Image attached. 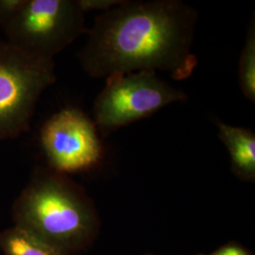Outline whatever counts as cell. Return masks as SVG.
<instances>
[{"label":"cell","instance_id":"4","mask_svg":"<svg viewBox=\"0 0 255 255\" xmlns=\"http://www.w3.org/2000/svg\"><path fill=\"white\" fill-rule=\"evenodd\" d=\"M187 100L184 92L161 80L154 71L115 73L94 104V122L102 136L146 119L165 106Z\"/></svg>","mask_w":255,"mask_h":255},{"label":"cell","instance_id":"5","mask_svg":"<svg viewBox=\"0 0 255 255\" xmlns=\"http://www.w3.org/2000/svg\"><path fill=\"white\" fill-rule=\"evenodd\" d=\"M78 0H26L4 28L8 42L37 59L53 60L76 39L88 33Z\"/></svg>","mask_w":255,"mask_h":255},{"label":"cell","instance_id":"3","mask_svg":"<svg viewBox=\"0 0 255 255\" xmlns=\"http://www.w3.org/2000/svg\"><path fill=\"white\" fill-rule=\"evenodd\" d=\"M55 82L53 60L37 59L0 41V140L27 132L40 97Z\"/></svg>","mask_w":255,"mask_h":255},{"label":"cell","instance_id":"11","mask_svg":"<svg viewBox=\"0 0 255 255\" xmlns=\"http://www.w3.org/2000/svg\"><path fill=\"white\" fill-rule=\"evenodd\" d=\"M122 1L123 0H78V3L84 13L94 10L101 11L102 13L118 6Z\"/></svg>","mask_w":255,"mask_h":255},{"label":"cell","instance_id":"1","mask_svg":"<svg viewBox=\"0 0 255 255\" xmlns=\"http://www.w3.org/2000/svg\"><path fill=\"white\" fill-rule=\"evenodd\" d=\"M198 10L180 0H123L95 19L79 54L92 78L161 70L182 81L198 59L192 53Z\"/></svg>","mask_w":255,"mask_h":255},{"label":"cell","instance_id":"13","mask_svg":"<svg viewBox=\"0 0 255 255\" xmlns=\"http://www.w3.org/2000/svg\"><path fill=\"white\" fill-rule=\"evenodd\" d=\"M232 255H247L246 253L244 251H242L241 249H238L236 247H233L232 250Z\"/></svg>","mask_w":255,"mask_h":255},{"label":"cell","instance_id":"9","mask_svg":"<svg viewBox=\"0 0 255 255\" xmlns=\"http://www.w3.org/2000/svg\"><path fill=\"white\" fill-rule=\"evenodd\" d=\"M239 85L249 101L255 102V24L251 21L239 60Z\"/></svg>","mask_w":255,"mask_h":255},{"label":"cell","instance_id":"2","mask_svg":"<svg viewBox=\"0 0 255 255\" xmlns=\"http://www.w3.org/2000/svg\"><path fill=\"white\" fill-rule=\"evenodd\" d=\"M12 219L14 226L65 255L88 231L91 212L82 194L63 174L38 169L14 201Z\"/></svg>","mask_w":255,"mask_h":255},{"label":"cell","instance_id":"8","mask_svg":"<svg viewBox=\"0 0 255 255\" xmlns=\"http://www.w3.org/2000/svg\"><path fill=\"white\" fill-rule=\"evenodd\" d=\"M0 254L2 255H65L46 241L14 225L0 232Z\"/></svg>","mask_w":255,"mask_h":255},{"label":"cell","instance_id":"10","mask_svg":"<svg viewBox=\"0 0 255 255\" xmlns=\"http://www.w3.org/2000/svg\"><path fill=\"white\" fill-rule=\"evenodd\" d=\"M25 3L26 0H0V27H7Z\"/></svg>","mask_w":255,"mask_h":255},{"label":"cell","instance_id":"12","mask_svg":"<svg viewBox=\"0 0 255 255\" xmlns=\"http://www.w3.org/2000/svg\"><path fill=\"white\" fill-rule=\"evenodd\" d=\"M232 250H233V247H228L219 251V253L215 255H232Z\"/></svg>","mask_w":255,"mask_h":255},{"label":"cell","instance_id":"7","mask_svg":"<svg viewBox=\"0 0 255 255\" xmlns=\"http://www.w3.org/2000/svg\"><path fill=\"white\" fill-rule=\"evenodd\" d=\"M219 137L227 147L234 168L238 173L252 177L255 172V134L245 128L219 122Z\"/></svg>","mask_w":255,"mask_h":255},{"label":"cell","instance_id":"6","mask_svg":"<svg viewBox=\"0 0 255 255\" xmlns=\"http://www.w3.org/2000/svg\"><path fill=\"white\" fill-rule=\"evenodd\" d=\"M40 141L51 168L61 174L75 173L98 164L103 145L97 126L86 114L65 108L46 120Z\"/></svg>","mask_w":255,"mask_h":255}]
</instances>
